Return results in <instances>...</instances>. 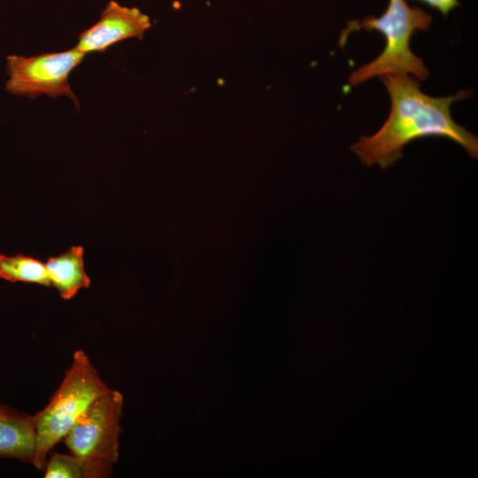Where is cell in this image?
Returning a JSON list of instances; mask_svg holds the SVG:
<instances>
[{
  "label": "cell",
  "mask_w": 478,
  "mask_h": 478,
  "mask_svg": "<svg viewBox=\"0 0 478 478\" xmlns=\"http://www.w3.org/2000/svg\"><path fill=\"white\" fill-rule=\"evenodd\" d=\"M112 463L53 452L44 466V478H104L112 474Z\"/></svg>",
  "instance_id": "9"
},
{
  "label": "cell",
  "mask_w": 478,
  "mask_h": 478,
  "mask_svg": "<svg viewBox=\"0 0 478 478\" xmlns=\"http://www.w3.org/2000/svg\"><path fill=\"white\" fill-rule=\"evenodd\" d=\"M428 6L436 9L443 16L446 17L455 8L460 6L459 0H418Z\"/></svg>",
  "instance_id": "11"
},
{
  "label": "cell",
  "mask_w": 478,
  "mask_h": 478,
  "mask_svg": "<svg viewBox=\"0 0 478 478\" xmlns=\"http://www.w3.org/2000/svg\"><path fill=\"white\" fill-rule=\"evenodd\" d=\"M122 407L123 397L114 389L93 401L63 439L71 453L89 459L117 462Z\"/></svg>",
  "instance_id": "5"
},
{
  "label": "cell",
  "mask_w": 478,
  "mask_h": 478,
  "mask_svg": "<svg viewBox=\"0 0 478 478\" xmlns=\"http://www.w3.org/2000/svg\"><path fill=\"white\" fill-rule=\"evenodd\" d=\"M83 252V247L72 246L45 262L50 286L63 299H71L80 289L90 286V279L84 268Z\"/></svg>",
  "instance_id": "8"
},
{
  "label": "cell",
  "mask_w": 478,
  "mask_h": 478,
  "mask_svg": "<svg viewBox=\"0 0 478 478\" xmlns=\"http://www.w3.org/2000/svg\"><path fill=\"white\" fill-rule=\"evenodd\" d=\"M150 26L149 16L140 9L110 0L101 11L99 19L79 35L75 47L84 54L103 52L129 38L142 40Z\"/></svg>",
  "instance_id": "6"
},
{
  "label": "cell",
  "mask_w": 478,
  "mask_h": 478,
  "mask_svg": "<svg viewBox=\"0 0 478 478\" xmlns=\"http://www.w3.org/2000/svg\"><path fill=\"white\" fill-rule=\"evenodd\" d=\"M431 23L432 16L428 12L409 5L406 0H389L380 16L349 20L340 34V47L345 45L351 33L359 30L376 31L385 40L380 55L350 73L349 85L358 86L387 74L412 76L420 81L427 80L429 72L423 60L411 50V39L418 31H428Z\"/></svg>",
  "instance_id": "2"
},
{
  "label": "cell",
  "mask_w": 478,
  "mask_h": 478,
  "mask_svg": "<svg viewBox=\"0 0 478 478\" xmlns=\"http://www.w3.org/2000/svg\"><path fill=\"white\" fill-rule=\"evenodd\" d=\"M86 54L76 47L70 50L26 57L11 54L5 58L7 80L4 89L16 96L34 99L67 96L80 109V103L69 84L71 72Z\"/></svg>",
  "instance_id": "4"
},
{
  "label": "cell",
  "mask_w": 478,
  "mask_h": 478,
  "mask_svg": "<svg viewBox=\"0 0 478 478\" xmlns=\"http://www.w3.org/2000/svg\"><path fill=\"white\" fill-rule=\"evenodd\" d=\"M390 100L389 113L372 135L361 136L351 151L366 166L391 167L402 157L405 147L424 137H443L459 144L467 154L478 158V139L453 120L451 106L473 95L471 89L455 95L431 96L420 89V81L408 75L381 76Z\"/></svg>",
  "instance_id": "1"
},
{
  "label": "cell",
  "mask_w": 478,
  "mask_h": 478,
  "mask_svg": "<svg viewBox=\"0 0 478 478\" xmlns=\"http://www.w3.org/2000/svg\"><path fill=\"white\" fill-rule=\"evenodd\" d=\"M35 448L33 417L0 405V457L32 462Z\"/></svg>",
  "instance_id": "7"
},
{
  "label": "cell",
  "mask_w": 478,
  "mask_h": 478,
  "mask_svg": "<svg viewBox=\"0 0 478 478\" xmlns=\"http://www.w3.org/2000/svg\"><path fill=\"white\" fill-rule=\"evenodd\" d=\"M110 389L82 350L73 362L48 405L33 416L35 448L32 464L43 470L51 449L69 432L78 418Z\"/></svg>",
  "instance_id": "3"
},
{
  "label": "cell",
  "mask_w": 478,
  "mask_h": 478,
  "mask_svg": "<svg viewBox=\"0 0 478 478\" xmlns=\"http://www.w3.org/2000/svg\"><path fill=\"white\" fill-rule=\"evenodd\" d=\"M0 278L11 282L50 286L45 263L23 254H0Z\"/></svg>",
  "instance_id": "10"
}]
</instances>
